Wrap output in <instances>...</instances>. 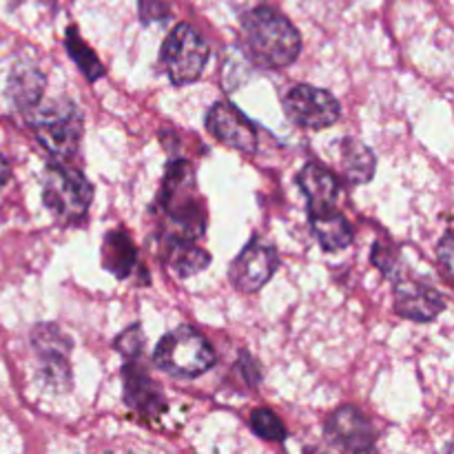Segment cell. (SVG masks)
<instances>
[{
  "label": "cell",
  "instance_id": "cell-14",
  "mask_svg": "<svg viewBox=\"0 0 454 454\" xmlns=\"http://www.w3.org/2000/svg\"><path fill=\"white\" fill-rule=\"evenodd\" d=\"M310 222H313V231L317 235L319 244L326 251H344L346 247L353 244V226L337 208L335 211L310 215Z\"/></svg>",
  "mask_w": 454,
  "mask_h": 454
},
{
  "label": "cell",
  "instance_id": "cell-10",
  "mask_svg": "<svg viewBox=\"0 0 454 454\" xmlns=\"http://www.w3.org/2000/svg\"><path fill=\"white\" fill-rule=\"evenodd\" d=\"M446 309L439 291L424 282H397L395 286V310L412 322H430Z\"/></svg>",
  "mask_w": 454,
  "mask_h": 454
},
{
  "label": "cell",
  "instance_id": "cell-21",
  "mask_svg": "<svg viewBox=\"0 0 454 454\" xmlns=\"http://www.w3.org/2000/svg\"><path fill=\"white\" fill-rule=\"evenodd\" d=\"M115 348L124 355V357H137L145 348V337H142L140 326H131L115 340Z\"/></svg>",
  "mask_w": 454,
  "mask_h": 454
},
{
  "label": "cell",
  "instance_id": "cell-20",
  "mask_svg": "<svg viewBox=\"0 0 454 454\" xmlns=\"http://www.w3.org/2000/svg\"><path fill=\"white\" fill-rule=\"evenodd\" d=\"M251 428L257 437L266 439V442H282L286 437V428H284L282 421L278 419V415L266 408H257L251 415Z\"/></svg>",
  "mask_w": 454,
  "mask_h": 454
},
{
  "label": "cell",
  "instance_id": "cell-19",
  "mask_svg": "<svg viewBox=\"0 0 454 454\" xmlns=\"http://www.w3.org/2000/svg\"><path fill=\"white\" fill-rule=\"evenodd\" d=\"M67 49H69V56L74 58L78 69L87 75V80H91L93 82V80H98L102 74H105L98 56L91 51V47H89V44L75 34L74 27H71L69 34H67Z\"/></svg>",
  "mask_w": 454,
  "mask_h": 454
},
{
  "label": "cell",
  "instance_id": "cell-9",
  "mask_svg": "<svg viewBox=\"0 0 454 454\" xmlns=\"http://www.w3.org/2000/svg\"><path fill=\"white\" fill-rule=\"evenodd\" d=\"M326 437L341 450L364 454L375 443V428L355 406H341L328 417Z\"/></svg>",
  "mask_w": 454,
  "mask_h": 454
},
{
  "label": "cell",
  "instance_id": "cell-4",
  "mask_svg": "<svg viewBox=\"0 0 454 454\" xmlns=\"http://www.w3.org/2000/svg\"><path fill=\"white\" fill-rule=\"evenodd\" d=\"M208 60V44L191 25L182 22L162 44V65L173 84H191L202 75Z\"/></svg>",
  "mask_w": 454,
  "mask_h": 454
},
{
  "label": "cell",
  "instance_id": "cell-8",
  "mask_svg": "<svg viewBox=\"0 0 454 454\" xmlns=\"http://www.w3.org/2000/svg\"><path fill=\"white\" fill-rule=\"evenodd\" d=\"M279 264L278 251L269 244L251 242L231 264V282L238 291L255 293L266 286Z\"/></svg>",
  "mask_w": 454,
  "mask_h": 454
},
{
  "label": "cell",
  "instance_id": "cell-25",
  "mask_svg": "<svg viewBox=\"0 0 454 454\" xmlns=\"http://www.w3.org/2000/svg\"><path fill=\"white\" fill-rule=\"evenodd\" d=\"M306 454H322L319 450H313V452H306Z\"/></svg>",
  "mask_w": 454,
  "mask_h": 454
},
{
  "label": "cell",
  "instance_id": "cell-22",
  "mask_svg": "<svg viewBox=\"0 0 454 454\" xmlns=\"http://www.w3.org/2000/svg\"><path fill=\"white\" fill-rule=\"evenodd\" d=\"M149 13H153L155 18H167V7H164L160 0H142V18H149Z\"/></svg>",
  "mask_w": 454,
  "mask_h": 454
},
{
  "label": "cell",
  "instance_id": "cell-12",
  "mask_svg": "<svg viewBox=\"0 0 454 454\" xmlns=\"http://www.w3.org/2000/svg\"><path fill=\"white\" fill-rule=\"evenodd\" d=\"M297 184L301 186L306 200H309L310 215L335 211V202L340 198V182L322 164H306L297 177Z\"/></svg>",
  "mask_w": 454,
  "mask_h": 454
},
{
  "label": "cell",
  "instance_id": "cell-11",
  "mask_svg": "<svg viewBox=\"0 0 454 454\" xmlns=\"http://www.w3.org/2000/svg\"><path fill=\"white\" fill-rule=\"evenodd\" d=\"M34 346L43 357L47 371V381L56 386H69V366H67V353H69V340L58 331L53 324H43L34 333Z\"/></svg>",
  "mask_w": 454,
  "mask_h": 454
},
{
  "label": "cell",
  "instance_id": "cell-15",
  "mask_svg": "<svg viewBox=\"0 0 454 454\" xmlns=\"http://www.w3.org/2000/svg\"><path fill=\"white\" fill-rule=\"evenodd\" d=\"M340 164L346 180L353 182V184H362V182L371 180L377 167L372 151L359 140H353V137L341 140Z\"/></svg>",
  "mask_w": 454,
  "mask_h": 454
},
{
  "label": "cell",
  "instance_id": "cell-18",
  "mask_svg": "<svg viewBox=\"0 0 454 454\" xmlns=\"http://www.w3.org/2000/svg\"><path fill=\"white\" fill-rule=\"evenodd\" d=\"M211 262L207 251L193 247L191 242H173V255H171V266L176 269V273L180 278H191V275H198L200 270H204Z\"/></svg>",
  "mask_w": 454,
  "mask_h": 454
},
{
  "label": "cell",
  "instance_id": "cell-3",
  "mask_svg": "<svg viewBox=\"0 0 454 454\" xmlns=\"http://www.w3.org/2000/svg\"><path fill=\"white\" fill-rule=\"evenodd\" d=\"M43 200L62 222H75L87 213L93 189L87 177L69 167H49L43 177Z\"/></svg>",
  "mask_w": 454,
  "mask_h": 454
},
{
  "label": "cell",
  "instance_id": "cell-24",
  "mask_svg": "<svg viewBox=\"0 0 454 454\" xmlns=\"http://www.w3.org/2000/svg\"><path fill=\"white\" fill-rule=\"evenodd\" d=\"M9 176H12V167H9L7 160H4L3 155H0V186L7 184Z\"/></svg>",
  "mask_w": 454,
  "mask_h": 454
},
{
  "label": "cell",
  "instance_id": "cell-23",
  "mask_svg": "<svg viewBox=\"0 0 454 454\" xmlns=\"http://www.w3.org/2000/svg\"><path fill=\"white\" fill-rule=\"evenodd\" d=\"M437 253H439V255H442L443 266H446V270H450V266H452V244H450V233L443 235L442 247L437 248Z\"/></svg>",
  "mask_w": 454,
  "mask_h": 454
},
{
  "label": "cell",
  "instance_id": "cell-5",
  "mask_svg": "<svg viewBox=\"0 0 454 454\" xmlns=\"http://www.w3.org/2000/svg\"><path fill=\"white\" fill-rule=\"evenodd\" d=\"M34 129L44 149L56 158H74L82 140V118L71 105H53L34 118Z\"/></svg>",
  "mask_w": 454,
  "mask_h": 454
},
{
  "label": "cell",
  "instance_id": "cell-1",
  "mask_svg": "<svg viewBox=\"0 0 454 454\" xmlns=\"http://www.w3.org/2000/svg\"><path fill=\"white\" fill-rule=\"evenodd\" d=\"M242 40L247 56L264 69H284L301 51L300 31L286 16L270 7H257L244 13Z\"/></svg>",
  "mask_w": 454,
  "mask_h": 454
},
{
  "label": "cell",
  "instance_id": "cell-7",
  "mask_svg": "<svg viewBox=\"0 0 454 454\" xmlns=\"http://www.w3.org/2000/svg\"><path fill=\"white\" fill-rule=\"evenodd\" d=\"M207 129L235 151L253 155L257 151V129L242 111L231 102H215L207 115Z\"/></svg>",
  "mask_w": 454,
  "mask_h": 454
},
{
  "label": "cell",
  "instance_id": "cell-16",
  "mask_svg": "<svg viewBox=\"0 0 454 454\" xmlns=\"http://www.w3.org/2000/svg\"><path fill=\"white\" fill-rule=\"evenodd\" d=\"M136 248L122 231H114L105 239V266L118 278H127L136 266Z\"/></svg>",
  "mask_w": 454,
  "mask_h": 454
},
{
  "label": "cell",
  "instance_id": "cell-17",
  "mask_svg": "<svg viewBox=\"0 0 454 454\" xmlns=\"http://www.w3.org/2000/svg\"><path fill=\"white\" fill-rule=\"evenodd\" d=\"M43 74L34 67H18L12 78H9V93L22 109H27V106L31 109V106L38 105L40 96H43Z\"/></svg>",
  "mask_w": 454,
  "mask_h": 454
},
{
  "label": "cell",
  "instance_id": "cell-2",
  "mask_svg": "<svg viewBox=\"0 0 454 454\" xmlns=\"http://www.w3.org/2000/svg\"><path fill=\"white\" fill-rule=\"evenodd\" d=\"M153 359L168 375L193 380L211 371L217 357L202 333L191 326H180L160 340Z\"/></svg>",
  "mask_w": 454,
  "mask_h": 454
},
{
  "label": "cell",
  "instance_id": "cell-13",
  "mask_svg": "<svg viewBox=\"0 0 454 454\" xmlns=\"http://www.w3.org/2000/svg\"><path fill=\"white\" fill-rule=\"evenodd\" d=\"M124 397H127L129 406L146 412V415H155L164 408V399L158 386L137 366L124 368Z\"/></svg>",
  "mask_w": 454,
  "mask_h": 454
},
{
  "label": "cell",
  "instance_id": "cell-6",
  "mask_svg": "<svg viewBox=\"0 0 454 454\" xmlns=\"http://www.w3.org/2000/svg\"><path fill=\"white\" fill-rule=\"evenodd\" d=\"M286 115L304 129H328L340 120V102L331 91L310 84H297L284 100Z\"/></svg>",
  "mask_w": 454,
  "mask_h": 454
}]
</instances>
